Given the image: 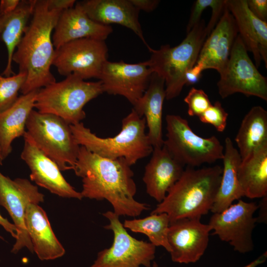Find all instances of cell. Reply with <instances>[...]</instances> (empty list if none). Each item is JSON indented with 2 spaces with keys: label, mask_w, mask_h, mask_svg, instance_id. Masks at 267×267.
Wrapping results in <instances>:
<instances>
[{
  "label": "cell",
  "mask_w": 267,
  "mask_h": 267,
  "mask_svg": "<svg viewBox=\"0 0 267 267\" xmlns=\"http://www.w3.org/2000/svg\"><path fill=\"white\" fill-rule=\"evenodd\" d=\"M184 101L188 105L187 113L190 116L199 117L212 105L205 92L194 87L189 90Z\"/></svg>",
  "instance_id": "obj_31"
},
{
  "label": "cell",
  "mask_w": 267,
  "mask_h": 267,
  "mask_svg": "<svg viewBox=\"0 0 267 267\" xmlns=\"http://www.w3.org/2000/svg\"><path fill=\"white\" fill-rule=\"evenodd\" d=\"M215 0H196L192 6L190 15L187 23L186 34L201 20V16L203 11L208 7H211Z\"/></svg>",
  "instance_id": "obj_33"
},
{
  "label": "cell",
  "mask_w": 267,
  "mask_h": 267,
  "mask_svg": "<svg viewBox=\"0 0 267 267\" xmlns=\"http://www.w3.org/2000/svg\"><path fill=\"white\" fill-rule=\"evenodd\" d=\"M207 37L205 22L201 19L179 44L149 49L151 54L146 61L152 72L164 79L166 99L175 98L180 93L185 85L186 74L196 64Z\"/></svg>",
  "instance_id": "obj_5"
},
{
  "label": "cell",
  "mask_w": 267,
  "mask_h": 267,
  "mask_svg": "<svg viewBox=\"0 0 267 267\" xmlns=\"http://www.w3.org/2000/svg\"><path fill=\"white\" fill-rule=\"evenodd\" d=\"M226 7L247 50L253 54L256 66L259 67L263 61L267 68V22L250 11L246 0H226Z\"/></svg>",
  "instance_id": "obj_19"
},
{
  "label": "cell",
  "mask_w": 267,
  "mask_h": 267,
  "mask_svg": "<svg viewBox=\"0 0 267 267\" xmlns=\"http://www.w3.org/2000/svg\"><path fill=\"white\" fill-rule=\"evenodd\" d=\"M166 121L167 139L163 146L182 166L194 168L222 160L224 148L216 136L198 135L187 120L179 115L168 114Z\"/></svg>",
  "instance_id": "obj_8"
},
{
  "label": "cell",
  "mask_w": 267,
  "mask_h": 267,
  "mask_svg": "<svg viewBox=\"0 0 267 267\" xmlns=\"http://www.w3.org/2000/svg\"><path fill=\"white\" fill-rule=\"evenodd\" d=\"M105 41L84 38L72 41L55 49L52 65L63 76L76 75L84 80L99 79L107 60Z\"/></svg>",
  "instance_id": "obj_11"
},
{
  "label": "cell",
  "mask_w": 267,
  "mask_h": 267,
  "mask_svg": "<svg viewBox=\"0 0 267 267\" xmlns=\"http://www.w3.org/2000/svg\"><path fill=\"white\" fill-rule=\"evenodd\" d=\"M238 178L244 196L250 199L267 196V145L241 160Z\"/></svg>",
  "instance_id": "obj_27"
},
{
  "label": "cell",
  "mask_w": 267,
  "mask_h": 267,
  "mask_svg": "<svg viewBox=\"0 0 267 267\" xmlns=\"http://www.w3.org/2000/svg\"><path fill=\"white\" fill-rule=\"evenodd\" d=\"M76 1L75 0H47L49 9L63 11L73 7Z\"/></svg>",
  "instance_id": "obj_36"
},
{
  "label": "cell",
  "mask_w": 267,
  "mask_h": 267,
  "mask_svg": "<svg viewBox=\"0 0 267 267\" xmlns=\"http://www.w3.org/2000/svg\"><path fill=\"white\" fill-rule=\"evenodd\" d=\"M102 215L109 221L104 227L112 231L113 241L109 248L98 253L90 267H151L156 247L131 235L113 211H106Z\"/></svg>",
  "instance_id": "obj_9"
},
{
  "label": "cell",
  "mask_w": 267,
  "mask_h": 267,
  "mask_svg": "<svg viewBox=\"0 0 267 267\" xmlns=\"http://www.w3.org/2000/svg\"><path fill=\"white\" fill-rule=\"evenodd\" d=\"M132 4L139 10L147 12L153 11L160 2L158 0H130Z\"/></svg>",
  "instance_id": "obj_35"
},
{
  "label": "cell",
  "mask_w": 267,
  "mask_h": 267,
  "mask_svg": "<svg viewBox=\"0 0 267 267\" xmlns=\"http://www.w3.org/2000/svg\"><path fill=\"white\" fill-rule=\"evenodd\" d=\"M0 238L3 239V238H2L1 236H0Z\"/></svg>",
  "instance_id": "obj_44"
},
{
  "label": "cell",
  "mask_w": 267,
  "mask_h": 267,
  "mask_svg": "<svg viewBox=\"0 0 267 267\" xmlns=\"http://www.w3.org/2000/svg\"><path fill=\"white\" fill-rule=\"evenodd\" d=\"M3 161V160L2 159V157H1V154H0V164H2V162Z\"/></svg>",
  "instance_id": "obj_43"
},
{
  "label": "cell",
  "mask_w": 267,
  "mask_h": 267,
  "mask_svg": "<svg viewBox=\"0 0 267 267\" xmlns=\"http://www.w3.org/2000/svg\"><path fill=\"white\" fill-rule=\"evenodd\" d=\"M23 137L21 158L30 170L31 180L60 197L81 200V192L66 180L56 163L36 145L26 131Z\"/></svg>",
  "instance_id": "obj_16"
},
{
  "label": "cell",
  "mask_w": 267,
  "mask_h": 267,
  "mask_svg": "<svg viewBox=\"0 0 267 267\" xmlns=\"http://www.w3.org/2000/svg\"><path fill=\"white\" fill-rule=\"evenodd\" d=\"M35 1L20 0L14 11L0 14V40L4 43L7 50V64L2 73L5 77L14 74L12 70V56L31 19Z\"/></svg>",
  "instance_id": "obj_26"
},
{
  "label": "cell",
  "mask_w": 267,
  "mask_h": 267,
  "mask_svg": "<svg viewBox=\"0 0 267 267\" xmlns=\"http://www.w3.org/2000/svg\"><path fill=\"white\" fill-rule=\"evenodd\" d=\"M62 11L49 9L47 0H35L30 23L12 56L26 75L22 94L56 82L50 71L55 53L52 35Z\"/></svg>",
  "instance_id": "obj_2"
},
{
  "label": "cell",
  "mask_w": 267,
  "mask_h": 267,
  "mask_svg": "<svg viewBox=\"0 0 267 267\" xmlns=\"http://www.w3.org/2000/svg\"><path fill=\"white\" fill-rule=\"evenodd\" d=\"M44 201V194L28 179L16 178L12 180L0 172V205L7 210L17 229L12 253H17L24 247L34 252L25 225V212L29 204H39Z\"/></svg>",
  "instance_id": "obj_13"
},
{
  "label": "cell",
  "mask_w": 267,
  "mask_h": 267,
  "mask_svg": "<svg viewBox=\"0 0 267 267\" xmlns=\"http://www.w3.org/2000/svg\"><path fill=\"white\" fill-rule=\"evenodd\" d=\"M238 35L235 20L226 6L216 26L205 39L196 63L203 71L214 69L221 74L228 62Z\"/></svg>",
  "instance_id": "obj_17"
},
{
  "label": "cell",
  "mask_w": 267,
  "mask_h": 267,
  "mask_svg": "<svg viewBox=\"0 0 267 267\" xmlns=\"http://www.w3.org/2000/svg\"><path fill=\"white\" fill-rule=\"evenodd\" d=\"M39 89L18 97L9 108L0 112V152L3 161L11 152L14 139L24 135L26 123Z\"/></svg>",
  "instance_id": "obj_24"
},
{
  "label": "cell",
  "mask_w": 267,
  "mask_h": 267,
  "mask_svg": "<svg viewBox=\"0 0 267 267\" xmlns=\"http://www.w3.org/2000/svg\"><path fill=\"white\" fill-rule=\"evenodd\" d=\"M26 128L36 145L56 163L61 171L74 169L80 146L69 124L56 115L33 109L27 120Z\"/></svg>",
  "instance_id": "obj_7"
},
{
  "label": "cell",
  "mask_w": 267,
  "mask_h": 267,
  "mask_svg": "<svg viewBox=\"0 0 267 267\" xmlns=\"http://www.w3.org/2000/svg\"><path fill=\"white\" fill-rule=\"evenodd\" d=\"M184 170V167L172 157L164 146L153 148L142 178L146 193L158 203L161 202Z\"/></svg>",
  "instance_id": "obj_21"
},
{
  "label": "cell",
  "mask_w": 267,
  "mask_h": 267,
  "mask_svg": "<svg viewBox=\"0 0 267 267\" xmlns=\"http://www.w3.org/2000/svg\"><path fill=\"white\" fill-rule=\"evenodd\" d=\"M103 93L102 84L87 82L71 74L39 89L34 108L41 113L56 115L70 125L81 122L86 118L85 105Z\"/></svg>",
  "instance_id": "obj_6"
},
{
  "label": "cell",
  "mask_w": 267,
  "mask_h": 267,
  "mask_svg": "<svg viewBox=\"0 0 267 267\" xmlns=\"http://www.w3.org/2000/svg\"><path fill=\"white\" fill-rule=\"evenodd\" d=\"M267 258V252L264 253L256 259L250 262L249 264L243 267H257L258 266L264 263Z\"/></svg>",
  "instance_id": "obj_41"
},
{
  "label": "cell",
  "mask_w": 267,
  "mask_h": 267,
  "mask_svg": "<svg viewBox=\"0 0 267 267\" xmlns=\"http://www.w3.org/2000/svg\"><path fill=\"white\" fill-rule=\"evenodd\" d=\"M20 0H1L0 14H5L14 11L18 6Z\"/></svg>",
  "instance_id": "obj_38"
},
{
  "label": "cell",
  "mask_w": 267,
  "mask_h": 267,
  "mask_svg": "<svg viewBox=\"0 0 267 267\" xmlns=\"http://www.w3.org/2000/svg\"><path fill=\"white\" fill-rule=\"evenodd\" d=\"M267 196L262 198V200L259 205V208H260L259 215L257 219V222H267Z\"/></svg>",
  "instance_id": "obj_40"
},
{
  "label": "cell",
  "mask_w": 267,
  "mask_h": 267,
  "mask_svg": "<svg viewBox=\"0 0 267 267\" xmlns=\"http://www.w3.org/2000/svg\"><path fill=\"white\" fill-rule=\"evenodd\" d=\"M222 172L219 165L198 169L187 167L150 214L166 213L170 223L182 219L201 218L213 207Z\"/></svg>",
  "instance_id": "obj_3"
},
{
  "label": "cell",
  "mask_w": 267,
  "mask_h": 267,
  "mask_svg": "<svg viewBox=\"0 0 267 267\" xmlns=\"http://www.w3.org/2000/svg\"><path fill=\"white\" fill-rule=\"evenodd\" d=\"M152 73L146 61L131 64L107 60L99 80L103 92L122 95L134 106L147 89Z\"/></svg>",
  "instance_id": "obj_14"
},
{
  "label": "cell",
  "mask_w": 267,
  "mask_h": 267,
  "mask_svg": "<svg viewBox=\"0 0 267 267\" xmlns=\"http://www.w3.org/2000/svg\"><path fill=\"white\" fill-rule=\"evenodd\" d=\"M151 267H159L158 265L157 264V263L156 262L154 261L152 263V265Z\"/></svg>",
  "instance_id": "obj_42"
},
{
  "label": "cell",
  "mask_w": 267,
  "mask_h": 267,
  "mask_svg": "<svg viewBox=\"0 0 267 267\" xmlns=\"http://www.w3.org/2000/svg\"><path fill=\"white\" fill-rule=\"evenodd\" d=\"M241 160L267 145V111L253 107L243 118L235 138Z\"/></svg>",
  "instance_id": "obj_28"
},
{
  "label": "cell",
  "mask_w": 267,
  "mask_h": 267,
  "mask_svg": "<svg viewBox=\"0 0 267 267\" xmlns=\"http://www.w3.org/2000/svg\"><path fill=\"white\" fill-rule=\"evenodd\" d=\"M92 20L109 25L118 24L132 30L149 49L138 20L139 11L130 0H85L76 2Z\"/></svg>",
  "instance_id": "obj_20"
},
{
  "label": "cell",
  "mask_w": 267,
  "mask_h": 267,
  "mask_svg": "<svg viewBox=\"0 0 267 267\" xmlns=\"http://www.w3.org/2000/svg\"><path fill=\"white\" fill-rule=\"evenodd\" d=\"M223 166L219 190L211 212L220 213L232 204L233 201L244 196L238 178V169L241 161L238 150L230 138L224 140L222 159Z\"/></svg>",
  "instance_id": "obj_25"
},
{
  "label": "cell",
  "mask_w": 267,
  "mask_h": 267,
  "mask_svg": "<svg viewBox=\"0 0 267 267\" xmlns=\"http://www.w3.org/2000/svg\"><path fill=\"white\" fill-rule=\"evenodd\" d=\"M228 115V113L222 107L221 102L217 101L201 115L199 118L201 122L211 124L217 131L222 132L226 126Z\"/></svg>",
  "instance_id": "obj_32"
},
{
  "label": "cell",
  "mask_w": 267,
  "mask_h": 267,
  "mask_svg": "<svg viewBox=\"0 0 267 267\" xmlns=\"http://www.w3.org/2000/svg\"><path fill=\"white\" fill-rule=\"evenodd\" d=\"M73 170L82 178L83 197L106 200L118 216L136 217L149 209L134 199V174L125 159L104 158L80 146Z\"/></svg>",
  "instance_id": "obj_1"
},
{
  "label": "cell",
  "mask_w": 267,
  "mask_h": 267,
  "mask_svg": "<svg viewBox=\"0 0 267 267\" xmlns=\"http://www.w3.org/2000/svg\"><path fill=\"white\" fill-rule=\"evenodd\" d=\"M201 218H186L170 223L168 233L172 261L188 264L198 261L205 253L212 231Z\"/></svg>",
  "instance_id": "obj_15"
},
{
  "label": "cell",
  "mask_w": 267,
  "mask_h": 267,
  "mask_svg": "<svg viewBox=\"0 0 267 267\" xmlns=\"http://www.w3.org/2000/svg\"><path fill=\"white\" fill-rule=\"evenodd\" d=\"M26 75L18 72L9 77L0 75V112L12 106L26 80Z\"/></svg>",
  "instance_id": "obj_30"
},
{
  "label": "cell",
  "mask_w": 267,
  "mask_h": 267,
  "mask_svg": "<svg viewBox=\"0 0 267 267\" xmlns=\"http://www.w3.org/2000/svg\"><path fill=\"white\" fill-rule=\"evenodd\" d=\"M250 11L259 19L267 21V0H246Z\"/></svg>",
  "instance_id": "obj_34"
},
{
  "label": "cell",
  "mask_w": 267,
  "mask_h": 267,
  "mask_svg": "<svg viewBox=\"0 0 267 267\" xmlns=\"http://www.w3.org/2000/svg\"><path fill=\"white\" fill-rule=\"evenodd\" d=\"M258 208L254 202L239 199L223 211L213 214L208 223L213 230L212 234L228 243L240 253L251 252L254 247L253 231L257 222L254 214Z\"/></svg>",
  "instance_id": "obj_12"
},
{
  "label": "cell",
  "mask_w": 267,
  "mask_h": 267,
  "mask_svg": "<svg viewBox=\"0 0 267 267\" xmlns=\"http://www.w3.org/2000/svg\"><path fill=\"white\" fill-rule=\"evenodd\" d=\"M217 83L219 95L225 98L235 93L267 101V79L258 71L238 35L228 62Z\"/></svg>",
  "instance_id": "obj_10"
},
{
  "label": "cell",
  "mask_w": 267,
  "mask_h": 267,
  "mask_svg": "<svg viewBox=\"0 0 267 267\" xmlns=\"http://www.w3.org/2000/svg\"><path fill=\"white\" fill-rule=\"evenodd\" d=\"M203 71L201 66L196 63L186 74L185 85L188 86L197 83L201 78Z\"/></svg>",
  "instance_id": "obj_37"
},
{
  "label": "cell",
  "mask_w": 267,
  "mask_h": 267,
  "mask_svg": "<svg viewBox=\"0 0 267 267\" xmlns=\"http://www.w3.org/2000/svg\"><path fill=\"white\" fill-rule=\"evenodd\" d=\"M0 225H1L4 229L10 233L12 236L14 238L17 237V229L14 224L9 222L7 219L3 218L0 214Z\"/></svg>",
  "instance_id": "obj_39"
},
{
  "label": "cell",
  "mask_w": 267,
  "mask_h": 267,
  "mask_svg": "<svg viewBox=\"0 0 267 267\" xmlns=\"http://www.w3.org/2000/svg\"><path fill=\"white\" fill-rule=\"evenodd\" d=\"M170 222L168 215L162 213L150 214L141 219L125 220L123 224L126 229L146 235L152 244L163 247L170 253L171 248L168 240Z\"/></svg>",
  "instance_id": "obj_29"
},
{
  "label": "cell",
  "mask_w": 267,
  "mask_h": 267,
  "mask_svg": "<svg viewBox=\"0 0 267 267\" xmlns=\"http://www.w3.org/2000/svg\"><path fill=\"white\" fill-rule=\"evenodd\" d=\"M113 32L110 25L96 23L78 5L62 11L54 28L52 41L55 49L69 42L84 38L105 41Z\"/></svg>",
  "instance_id": "obj_18"
},
{
  "label": "cell",
  "mask_w": 267,
  "mask_h": 267,
  "mask_svg": "<svg viewBox=\"0 0 267 267\" xmlns=\"http://www.w3.org/2000/svg\"><path fill=\"white\" fill-rule=\"evenodd\" d=\"M146 125L145 118L133 109L123 119L120 132L113 137L98 136L82 122L70 125V128L80 146L104 158H123L131 166L153 151V147L145 133Z\"/></svg>",
  "instance_id": "obj_4"
},
{
  "label": "cell",
  "mask_w": 267,
  "mask_h": 267,
  "mask_svg": "<svg viewBox=\"0 0 267 267\" xmlns=\"http://www.w3.org/2000/svg\"><path fill=\"white\" fill-rule=\"evenodd\" d=\"M165 99L164 80L153 73L147 89L134 105L137 114L145 118L148 127L147 134L153 148L162 147L164 143L162 114Z\"/></svg>",
  "instance_id": "obj_23"
},
{
  "label": "cell",
  "mask_w": 267,
  "mask_h": 267,
  "mask_svg": "<svg viewBox=\"0 0 267 267\" xmlns=\"http://www.w3.org/2000/svg\"><path fill=\"white\" fill-rule=\"evenodd\" d=\"M25 222L33 251L41 260H54L64 255V248L55 235L45 212L39 204L27 206Z\"/></svg>",
  "instance_id": "obj_22"
}]
</instances>
